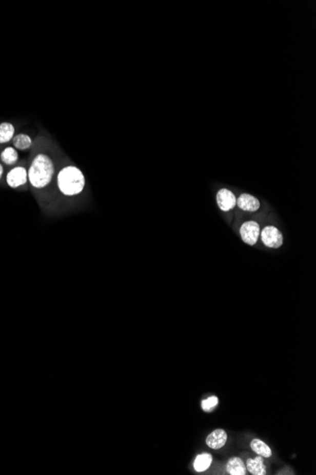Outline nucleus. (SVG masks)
<instances>
[{
  "instance_id": "nucleus-14",
  "label": "nucleus",
  "mask_w": 316,
  "mask_h": 475,
  "mask_svg": "<svg viewBox=\"0 0 316 475\" xmlns=\"http://www.w3.org/2000/svg\"><path fill=\"white\" fill-rule=\"evenodd\" d=\"M251 449L254 450L255 453H258L259 455L264 457V458H268L272 455L271 449L260 439H254L251 442Z\"/></svg>"
},
{
  "instance_id": "nucleus-5",
  "label": "nucleus",
  "mask_w": 316,
  "mask_h": 475,
  "mask_svg": "<svg viewBox=\"0 0 316 475\" xmlns=\"http://www.w3.org/2000/svg\"><path fill=\"white\" fill-rule=\"evenodd\" d=\"M240 233L244 243L250 246H254L261 235L260 224L253 220L243 223L240 229Z\"/></svg>"
},
{
  "instance_id": "nucleus-1",
  "label": "nucleus",
  "mask_w": 316,
  "mask_h": 475,
  "mask_svg": "<svg viewBox=\"0 0 316 475\" xmlns=\"http://www.w3.org/2000/svg\"><path fill=\"white\" fill-rule=\"evenodd\" d=\"M54 174V165L48 155L38 153L28 169V179L32 188L41 190L49 185Z\"/></svg>"
},
{
  "instance_id": "nucleus-12",
  "label": "nucleus",
  "mask_w": 316,
  "mask_h": 475,
  "mask_svg": "<svg viewBox=\"0 0 316 475\" xmlns=\"http://www.w3.org/2000/svg\"><path fill=\"white\" fill-rule=\"evenodd\" d=\"M12 142L13 147L20 151L28 150L32 146V139L28 134H24V133H20V134L15 135L13 137Z\"/></svg>"
},
{
  "instance_id": "nucleus-16",
  "label": "nucleus",
  "mask_w": 316,
  "mask_h": 475,
  "mask_svg": "<svg viewBox=\"0 0 316 475\" xmlns=\"http://www.w3.org/2000/svg\"><path fill=\"white\" fill-rule=\"evenodd\" d=\"M218 402L219 401H218V398L216 396H210L206 401H202V408L206 412H210L213 408L216 407Z\"/></svg>"
},
{
  "instance_id": "nucleus-7",
  "label": "nucleus",
  "mask_w": 316,
  "mask_h": 475,
  "mask_svg": "<svg viewBox=\"0 0 316 475\" xmlns=\"http://www.w3.org/2000/svg\"><path fill=\"white\" fill-rule=\"evenodd\" d=\"M237 206L244 212L255 213L261 209V201L250 194L243 193L237 198Z\"/></svg>"
},
{
  "instance_id": "nucleus-8",
  "label": "nucleus",
  "mask_w": 316,
  "mask_h": 475,
  "mask_svg": "<svg viewBox=\"0 0 316 475\" xmlns=\"http://www.w3.org/2000/svg\"><path fill=\"white\" fill-rule=\"evenodd\" d=\"M226 441H227L226 432L222 429H218V430H215L207 436V445L211 449L219 450L222 447L225 446Z\"/></svg>"
},
{
  "instance_id": "nucleus-4",
  "label": "nucleus",
  "mask_w": 316,
  "mask_h": 475,
  "mask_svg": "<svg viewBox=\"0 0 316 475\" xmlns=\"http://www.w3.org/2000/svg\"><path fill=\"white\" fill-rule=\"evenodd\" d=\"M261 239L267 248L279 249L283 245V235L279 229L268 225L261 231Z\"/></svg>"
},
{
  "instance_id": "nucleus-2",
  "label": "nucleus",
  "mask_w": 316,
  "mask_h": 475,
  "mask_svg": "<svg viewBox=\"0 0 316 475\" xmlns=\"http://www.w3.org/2000/svg\"><path fill=\"white\" fill-rule=\"evenodd\" d=\"M57 181L60 191L66 196L79 195L85 185L84 175L75 166H67L61 170Z\"/></svg>"
},
{
  "instance_id": "nucleus-6",
  "label": "nucleus",
  "mask_w": 316,
  "mask_h": 475,
  "mask_svg": "<svg viewBox=\"0 0 316 475\" xmlns=\"http://www.w3.org/2000/svg\"><path fill=\"white\" fill-rule=\"evenodd\" d=\"M216 201L220 210L225 213L230 212L237 206V198L235 194L226 188L220 189L216 196Z\"/></svg>"
},
{
  "instance_id": "nucleus-17",
  "label": "nucleus",
  "mask_w": 316,
  "mask_h": 475,
  "mask_svg": "<svg viewBox=\"0 0 316 475\" xmlns=\"http://www.w3.org/2000/svg\"><path fill=\"white\" fill-rule=\"evenodd\" d=\"M4 171H5L4 166H3L2 162L0 161V181H1V179H3V176H4Z\"/></svg>"
},
{
  "instance_id": "nucleus-3",
  "label": "nucleus",
  "mask_w": 316,
  "mask_h": 475,
  "mask_svg": "<svg viewBox=\"0 0 316 475\" xmlns=\"http://www.w3.org/2000/svg\"><path fill=\"white\" fill-rule=\"evenodd\" d=\"M5 179H6L7 185L10 188L12 189L22 188L26 186L29 181L28 169L22 164L12 167V169L9 170L8 173L6 174Z\"/></svg>"
},
{
  "instance_id": "nucleus-15",
  "label": "nucleus",
  "mask_w": 316,
  "mask_h": 475,
  "mask_svg": "<svg viewBox=\"0 0 316 475\" xmlns=\"http://www.w3.org/2000/svg\"><path fill=\"white\" fill-rule=\"evenodd\" d=\"M212 462V457L208 453H203L196 457L194 461L195 470L202 472L209 468L210 464Z\"/></svg>"
},
{
  "instance_id": "nucleus-11",
  "label": "nucleus",
  "mask_w": 316,
  "mask_h": 475,
  "mask_svg": "<svg viewBox=\"0 0 316 475\" xmlns=\"http://www.w3.org/2000/svg\"><path fill=\"white\" fill-rule=\"evenodd\" d=\"M15 136V127L13 124L8 122L0 124V145L6 144L11 142Z\"/></svg>"
},
{
  "instance_id": "nucleus-9",
  "label": "nucleus",
  "mask_w": 316,
  "mask_h": 475,
  "mask_svg": "<svg viewBox=\"0 0 316 475\" xmlns=\"http://www.w3.org/2000/svg\"><path fill=\"white\" fill-rule=\"evenodd\" d=\"M19 160L18 151L12 146H7L0 152V161L7 166H12Z\"/></svg>"
},
{
  "instance_id": "nucleus-10",
  "label": "nucleus",
  "mask_w": 316,
  "mask_h": 475,
  "mask_svg": "<svg viewBox=\"0 0 316 475\" xmlns=\"http://www.w3.org/2000/svg\"><path fill=\"white\" fill-rule=\"evenodd\" d=\"M226 470L229 474L244 475L246 473V467L240 457H232L226 464Z\"/></svg>"
},
{
  "instance_id": "nucleus-13",
  "label": "nucleus",
  "mask_w": 316,
  "mask_h": 475,
  "mask_svg": "<svg viewBox=\"0 0 316 475\" xmlns=\"http://www.w3.org/2000/svg\"><path fill=\"white\" fill-rule=\"evenodd\" d=\"M246 468L250 473L254 475L266 474V468L263 464L262 457H255V459H248L246 463Z\"/></svg>"
}]
</instances>
